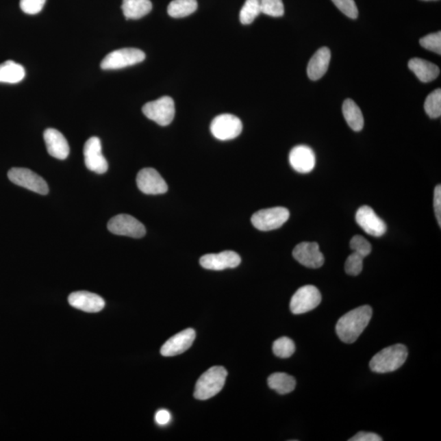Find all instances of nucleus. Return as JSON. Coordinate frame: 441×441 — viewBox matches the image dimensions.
Segmentation results:
<instances>
[{"instance_id":"obj_1","label":"nucleus","mask_w":441,"mask_h":441,"mask_svg":"<svg viewBox=\"0 0 441 441\" xmlns=\"http://www.w3.org/2000/svg\"><path fill=\"white\" fill-rule=\"evenodd\" d=\"M373 316L370 306L359 307L342 316L336 325V333L343 342H355L366 329Z\"/></svg>"},{"instance_id":"obj_2","label":"nucleus","mask_w":441,"mask_h":441,"mask_svg":"<svg viewBox=\"0 0 441 441\" xmlns=\"http://www.w3.org/2000/svg\"><path fill=\"white\" fill-rule=\"evenodd\" d=\"M408 357V350L402 344L390 346L377 353L370 363V370L377 374H386L400 368Z\"/></svg>"},{"instance_id":"obj_3","label":"nucleus","mask_w":441,"mask_h":441,"mask_svg":"<svg viewBox=\"0 0 441 441\" xmlns=\"http://www.w3.org/2000/svg\"><path fill=\"white\" fill-rule=\"evenodd\" d=\"M227 377L223 366H214L199 377L194 388V396L197 400L206 401L222 391Z\"/></svg>"},{"instance_id":"obj_4","label":"nucleus","mask_w":441,"mask_h":441,"mask_svg":"<svg viewBox=\"0 0 441 441\" xmlns=\"http://www.w3.org/2000/svg\"><path fill=\"white\" fill-rule=\"evenodd\" d=\"M145 116L160 126L171 125L175 116V101L171 97L164 96L143 105Z\"/></svg>"},{"instance_id":"obj_5","label":"nucleus","mask_w":441,"mask_h":441,"mask_svg":"<svg viewBox=\"0 0 441 441\" xmlns=\"http://www.w3.org/2000/svg\"><path fill=\"white\" fill-rule=\"evenodd\" d=\"M290 211L286 207H270L254 214L251 222L257 230L269 231L281 227L290 218Z\"/></svg>"},{"instance_id":"obj_6","label":"nucleus","mask_w":441,"mask_h":441,"mask_svg":"<svg viewBox=\"0 0 441 441\" xmlns=\"http://www.w3.org/2000/svg\"><path fill=\"white\" fill-rule=\"evenodd\" d=\"M146 54L138 49H122L113 51L101 62V69L118 70L138 64L145 60Z\"/></svg>"},{"instance_id":"obj_7","label":"nucleus","mask_w":441,"mask_h":441,"mask_svg":"<svg viewBox=\"0 0 441 441\" xmlns=\"http://www.w3.org/2000/svg\"><path fill=\"white\" fill-rule=\"evenodd\" d=\"M242 129V122L231 114H220L214 118L210 125L212 134L220 141H228L238 137Z\"/></svg>"},{"instance_id":"obj_8","label":"nucleus","mask_w":441,"mask_h":441,"mask_svg":"<svg viewBox=\"0 0 441 441\" xmlns=\"http://www.w3.org/2000/svg\"><path fill=\"white\" fill-rule=\"evenodd\" d=\"M321 294L316 286H305L299 288L290 301V311L300 315L312 311L321 303Z\"/></svg>"},{"instance_id":"obj_9","label":"nucleus","mask_w":441,"mask_h":441,"mask_svg":"<svg viewBox=\"0 0 441 441\" xmlns=\"http://www.w3.org/2000/svg\"><path fill=\"white\" fill-rule=\"evenodd\" d=\"M8 177L12 184L23 186L32 192L40 194L49 193V186L44 178L28 168H12L8 171Z\"/></svg>"},{"instance_id":"obj_10","label":"nucleus","mask_w":441,"mask_h":441,"mask_svg":"<svg viewBox=\"0 0 441 441\" xmlns=\"http://www.w3.org/2000/svg\"><path fill=\"white\" fill-rule=\"evenodd\" d=\"M108 230L117 236L142 238L146 235V228L142 223L129 214H118L109 220Z\"/></svg>"},{"instance_id":"obj_11","label":"nucleus","mask_w":441,"mask_h":441,"mask_svg":"<svg viewBox=\"0 0 441 441\" xmlns=\"http://www.w3.org/2000/svg\"><path fill=\"white\" fill-rule=\"evenodd\" d=\"M84 162L89 171L103 175L108 169V160L101 152V140L97 137L89 138L84 147Z\"/></svg>"},{"instance_id":"obj_12","label":"nucleus","mask_w":441,"mask_h":441,"mask_svg":"<svg viewBox=\"0 0 441 441\" xmlns=\"http://www.w3.org/2000/svg\"><path fill=\"white\" fill-rule=\"evenodd\" d=\"M356 223L368 235L380 237L387 231V225L377 216L371 207L364 205L356 212Z\"/></svg>"},{"instance_id":"obj_13","label":"nucleus","mask_w":441,"mask_h":441,"mask_svg":"<svg viewBox=\"0 0 441 441\" xmlns=\"http://www.w3.org/2000/svg\"><path fill=\"white\" fill-rule=\"evenodd\" d=\"M297 261L308 268H320L325 264V257L316 242H303L297 245L292 251Z\"/></svg>"},{"instance_id":"obj_14","label":"nucleus","mask_w":441,"mask_h":441,"mask_svg":"<svg viewBox=\"0 0 441 441\" xmlns=\"http://www.w3.org/2000/svg\"><path fill=\"white\" fill-rule=\"evenodd\" d=\"M138 188L147 194H160L168 192V185L155 168H145L138 173Z\"/></svg>"},{"instance_id":"obj_15","label":"nucleus","mask_w":441,"mask_h":441,"mask_svg":"<svg viewBox=\"0 0 441 441\" xmlns=\"http://www.w3.org/2000/svg\"><path fill=\"white\" fill-rule=\"evenodd\" d=\"M240 262L241 258L239 254L229 250L219 253L205 254L199 260V264L203 268L213 270L236 268Z\"/></svg>"},{"instance_id":"obj_16","label":"nucleus","mask_w":441,"mask_h":441,"mask_svg":"<svg viewBox=\"0 0 441 441\" xmlns=\"http://www.w3.org/2000/svg\"><path fill=\"white\" fill-rule=\"evenodd\" d=\"M196 339V332L193 329H186L169 338L161 347L160 353L163 356H175L188 351Z\"/></svg>"},{"instance_id":"obj_17","label":"nucleus","mask_w":441,"mask_h":441,"mask_svg":"<svg viewBox=\"0 0 441 441\" xmlns=\"http://www.w3.org/2000/svg\"><path fill=\"white\" fill-rule=\"evenodd\" d=\"M292 168L299 173H311L316 166V155L311 147L304 145L297 146L288 156Z\"/></svg>"},{"instance_id":"obj_18","label":"nucleus","mask_w":441,"mask_h":441,"mask_svg":"<svg viewBox=\"0 0 441 441\" xmlns=\"http://www.w3.org/2000/svg\"><path fill=\"white\" fill-rule=\"evenodd\" d=\"M71 307L88 313H97L105 307V301L101 297L87 291L72 292L68 298Z\"/></svg>"},{"instance_id":"obj_19","label":"nucleus","mask_w":441,"mask_h":441,"mask_svg":"<svg viewBox=\"0 0 441 441\" xmlns=\"http://www.w3.org/2000/svg\"><path fill=\"white\" fill-rule=\"evenodd\" d=\"M44 138L49 154L58 160H66L70 154L67 140L58 130L48 129L45 131Z\"/></svg>"},{"instance_id":"obj_20","label":"nucleus","mask_w":441,"mask_h":441,"mask_svg":"<svg viewBox=\"0 0 441 441\" xmlns=\"http://www.w3.org/2000/svg\"><path fill=\"white\" fill-rule=\"evenodd\" d=\"M331 59V52L329 49L321 48L313 55L307 66V75L310 79L316 81L323 77L328 71Z\"/></svg>"},{"instance_id":"obj_21","label":"nucleus","mask_w":441,"mask_h":441,"mask_svg":"<svg viewBox=\"0 0 441 441\" xmlns=\"http://www.w3.org/2000/svg\"><path fill=\"white\" fill-rule=\"evenodd\" d=\"M409 68L423 83L433 81L440 75L439 67L434 63L421 58H413L409 62Z\"/></svg>"},{"instance_id":"obj_22","label":"nucleus","mask_w":441,"mask_h":441,"mask_svg":"<svg viewBox=\"0 0 441 441\" xmlns=\"http://www.w3.org/2000/svg\"><path fill=\"white\" fill-rule=\"evenodd\" d=\"M152 10L151 0H123L122 10L127 20H138Z\"/></svg>"},{"instance_id":"obj_23","label":"nucleus","mask_w":441,"mask_h":441,"mask_svg":"<svg viewBox=\"0 0 441 441\" xmlns=\"http://www.w3.org/2000/svg\"><path fill=\"white\" fill-rule=\"evenodd\" d=\"M342 113L351 129L355 132H360L363 129L364 125L363 114L353 100H345L342 105Z\"/></svg>"},{"instance_id":"obj_24","label":"nucleus","mask_w":441,"mask_h":441,"mask_svg":"<svg viewBox=\"0 0 441 441\" xmlns=\"http://www.w3.org/2000/svg\"><path fill=\"white\" fill-rule=\"evenodd\" d=\"M25 71L22 65L7 61L0 64V83L18 84L25 78Z\"/></svg>"},{"instance_id":"obj_25","label":"nucleus","mask_w":441,"mask_h":441,"mask_svg":"<svg viewBox=\"0 0 441 441\" xmlns=\"http://www.w3.org/2000/svg\"><path fill=\"white\" fill-rule=\"evenodd\" d=\"M267 383L270 389L275 390L281 395L292 392L296 387L294 377L286 374V373H275L268 377Z\"/></svg>"},{"instance_id":"obj_26","label":"nucleus","mask_w":441,"mask_h":441,"mask_svg":"<svg viewBox=\"0 0 441 441\" xmlns=\"http://www.w3.org/2000/svg\"><path fill=\"white\" fill-rule=\"evenodd\" d=\"M197 0H173L168 4V14L173 18H185L196 12Z\"/></svg>"},{"instance_id":"obj_27","label":"nucleus","mask_w":441,"mask_h":441,"mask_svg":"<svg viewBox=\"0 0 441 441\" xmlns=\"http://www.w3.org/2000/svg\"><path fill=\"white\" fill-rule=\"evenodd\" d=\"M262 14L261 0H246L240 12V23L249 25Z\"/></svg>"},{"instance_id":"obj_28","label":"nucleus","mask_w":441,"mask_h":441,"mask_svg":"<svg viewBox=\"0 0 441 441\" xmlns=\"http://www.w3.org/2000/svg\"><path fill=\"white\" fill-rule=\"evenodd\" d=\"M424 109L426 113L431 118H439L441 114V90L440 88L436 89L435 91L427 96Z\"/></svg>"},{"instance_id":"obj_29","label":"nucleus","mask_w":441,"mask_h":441,"mask_svg":"<svg viewBox=\"0 0 441 441\" xmlns=\"http://www.w3.org/2000/svg\"><path fill=\"white\" fill-rule=\"evenodd\" d=\"M295 344L290 338L282 337L273 343V353L279 358L287 359L294 355Z\"/></svg>"},{"instance_id":"obj_30","label":"nucleus","mask_w":441,"mask_h":441,"mask_svg":"<svg viewBox=\"0 0 441 441\" xmlns=\"http://www.w3.org/2000/svg\"><path fill=\"white\" fill-rule=\"evenodd\" d=\"M262 14L279 18L285 14L282 0H261Z\"/></svg>"},{"instance_id":"obj_31","label":"nucleus","mask_w":441,"mask_h":441,"mask_svg":"<svg viewBox=\"0 0 441 441\" xmlns=\"http://www.w3.org/2000/svg\"><path fill=\"white\" fill-rule=\"evenodd\" d=\"M350 246L354 253H358L364 258L370 255L372 252V245L362 236H355L351 240Z\"/></svg>"},{"instance_id":"obj_32","label":"nucleus","mask_w":441,"mask_h":441,"mask_svg":"<svg viewBox=\"0 0 441 441\" xmlns=\"http://www.w3.org/2000/svg\"><path fill=\"white\" fill-rule=\"evenodd\" d=\"M420 45L424 49L432 51L439 55L441 54V32L430 34V35L424 36L420 40Z\"/></svg>"},{"instance_id":"obj_33","label":"nucleus","mask_w":441,"mask_h":441,"mask_svg":"<svg viewBox=\"0 0 441 441\" xmlns=\"http://www.w3.org/2000/svg\"><path fill=\"white\" fill-rule=\"evenodd\" d=\"M363 262L364 257L353 252L346 261V273L350 275H355V277L360 275L363 270Z\"/></svg>"},{"instance_id":"obj_34","label":"nucleus","mask_w":441,"mask_h":441,"mask_svg":"<svg viewBox=\"0 0 441 441\" xmlns=\"http://www.w3.org/2000/svg\"><path fill=\"white\" fill-rule=\"evenodd\" d=\"M342 14L351 19L357 18L359 12L354 0H332Z\"/></svg>"},{"instance_id":"obj_35","label":"nucleus","mask_w":441,"mask_h":441,"mask_svg":"<svg viewBox=\"0 0 441 441\" xmlns=\"http://www.w3.org/2000/svg\"><path fill=\"white\" fill-rule=\"evenodd\" d=\"M46 0H21L20 7L25 14L36 15L43 10Z\"/></svg>"},{"instance_id":"obj_36","label":"nucleus","mask_w":441,"mask_h":441,"mask_svg":"<svg viewBox=\"0 0 441 441\" xmlns=\"http://www.w3.org/2000/svg\"><path fill=\"white\" fill-rule=\"evenodd\" d=\"M434 210L439 226H441V186H436L434 190Z\"/></svg>"},{"instance_id":"obj_37","label":"nucleus","mask_w":441,"mask_h":441,"mask_svg":"<svg viewBox=\"0 0 441 441\" xmlns=\"http://www.w3.org/2000/svg\"><path fill=\"white\" fill-rule=\"evenodd\" d=\"M349 441H381L383 439L381 436L373 432H364L360 431L359 433L353 436V438L349 440Z\"/></svg>"},{"instance_id":"obj_38","label":"nucleus","mask_w":441,"mask_h":441,"mask_svg":"<svg viewBox=\"0 0 441 441\" xmlns=\"http://www.w3.org/2000/svg\"><path fill=\"white\" fill-rule=\"evenodd\" d=\"M171 414L166 410H159L155 414V422L160 426L167 425L171 421Z\"/></svg>"},{"instance_id":"obj_39","label":"nucleus","mask_w":441,"mask_h":441,"mask_svg":"<svg viewBox=\"0 0 441 441\" xmlns=\"http://www.w3.org/2000/svg\"><path fill=\"white\" fill-rule=\"evenodd\" d=\"M424 1H429V0H424Z\"/></svg>"}]
</instances>
